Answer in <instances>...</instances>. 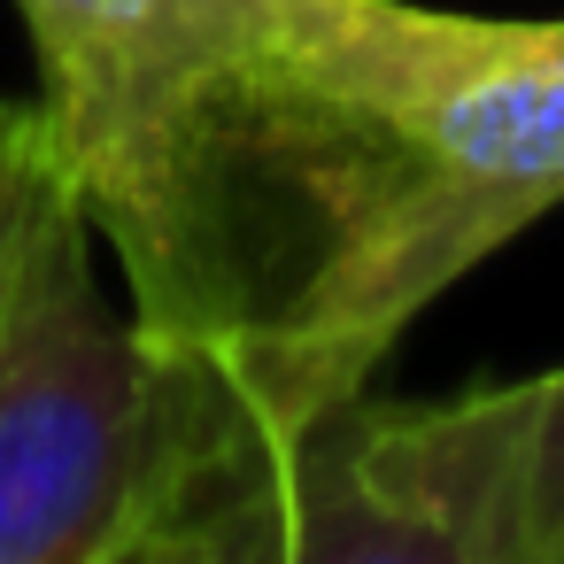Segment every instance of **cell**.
<instances>
[{
	"instance_id": "obj_3",
	"label": "cell",
	"mask_w": 564,
	"mask_h": 564,
	"mask_svg": "<svg viewBox=\"0 0 564 564\" xmlns=\"http://www.w3.org/2000/svg\"><path fill=\"white\" fill-rule=\"evenodd\" d=\"M240 410L94 279L70 202L0 325V564H109L232 441Z\"/></svg>"
},
{
	"instance_id": "obj_4",
	"label": "cell",
	"mask_w": 564,
	"mask_h": 564,
	"mask_svg": "<svg viewBox=\"0 0 564 564\" xmlns=\"http://www.w3.org/2000/svg\"><path fill=\"white\" fill-rule=\"evenodd\" d=\"M209 495L248 564H525L518 387L456 402L333 394L279 425H232Z\"/></svg>"
},
{
	"instance_id": "obj_7",
	"label": "cell",
	"mask_w": 564,
	"mask_h": 564,
	"mask_svg": "<svg viewBox=\"0 0 564 564\" xmlns=\"http://www.w3.org/2000/svg\"><path fill=\"white\" fill-rule=\"evenodd\" d=\"M109 564H248V556H240V541H232V525L209 495V471H202L194 495H178L155 525H140Z\"/></svg>"
},
{
	"instance_id": "obj_6",
	"label": "cell",
	"mask_w": 564,
	"mask_h": 564,
	"mask_svg": "<svg viewBox=\"0 0 564 564\" xmlns=\"http://www.w3.org/2000/svg\"><path fill=\"white\" fill-rule=\"evenodd\" d=\"M518 387V549L564 564V364Z\"/></svg>"
},
{
	"instance_id": "obj_2",
	"label": "cell",
	"mask_w": 564,
	"mask_h": 564,
	"mask_svg": "<svg viewBox=\"0 0 564 564\" xmlns=\"http://www.w3.org/2000/svg\"><path fill=\"white\" fill-rule=\"evenodd\" d=\"M302 117L317 271L248 425L371 387L441 286L564 202V17L310 0Z\"/></svg>"
},
{
	"instance_id": "obj_1",
	"label": "cell",
	"mask_w": 564,
	"mask_h": 564,
	"mask_svg": "<svg viewBox=\"0 0 564 564\" xmlns=\"http://www.w3.org/2000/svg\"><path fill=\"white\" fill-rule=\"evenodd\" d=\"M63 178L132 286L140 333L232 410L310 271V0H17Z\"/></svg>"
},
{
	"instance_id": "obj_5",
	"label": "cell",
	"mask_w": 564,
	"mask_h": 564,
	"mask_svg": "<svg viewBox=\"0 0 564 564\" xmlns=\"http://www.w3.org/2000/svg\"><path fill=\"white\" fill-rule=\"evenodd\" d=\"M70 178H63V155H55V132H47V109L40 101H0V325H9L17 294H24V271L47 240V225L70 209Z\"/></svg>"
}]
</instances>
